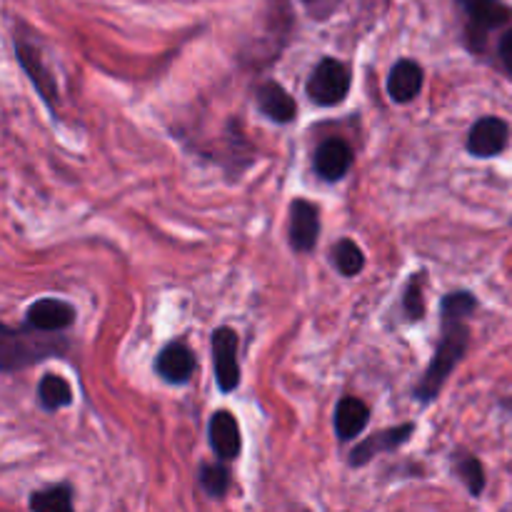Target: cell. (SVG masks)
<instances>
[{
    "mask_svg": "<svg viewBox=\"0 0 512 512\" xmlns=\"http://www.w3.org/2000/svg\"><path fill=\"white\" fill-rule=\"evenodd\" d=\"M465 320L468 318L443 315V338H440L438 350H435L423 380L415 385V400H418L420 405H430L438 398L443 385L448 383L450 373L458 368V363L465 358V353H468L470 330Z\"/></svg>",
    "mask_w": 512,
    "mask_h": 512,
    "instance_id": "6da1fadb",
    "label": "cell"
},
{
    "mask_svg": "<svg viewBox=\"0 0 512 512\" xmlns=\"http://www.w3.org/2000/svg\"><path fill=\"white\" fill-rule=\"evenodd\" d=\"M45 330H35V335H28L25 330H13L3 328L0 335V353H3V370L5 373H13L15 368H25V365H33L38 360L50 358V355H63L60 350L65 348L63 340H48Z\"/></svg>",
    "mask_w": 512,
    "mask_h": 512,
    "instance_id": "7a4b0ae2",
    "label": "cell"
},
{
    "mask_svg": "<svg viewBox=\"0 0 512 512\" xmlns=\"http://www.w3.org/2000/svg\"><path fill=\"white\" fill-rule=\"evenodd\" d=\"M350 83H353V75H350L348 65L335 58H323L310 73L305 90H308V98L315 105L333 108V105H340L348 98Z\"/></svg>",
    "mask_w": 512,
    "mask_h": 512,
    "instance_id": "3957f363",
    "label": "cell"
},
{
    "mask_svg": "<svg viewBox=\"0 0 512 512\" xmlns=\"http://www.w3.org/2000/svg\"><path fill=\"white\" fill-rule=\"evenodd\" d=\"M213 370L220 393H233L238 388V335L233 328H218L213 333Z\"/></svg>",
    "mask_w": 512,
    "mask_h": 512,
    "instance_id": "277c9868",
    "label": "cell"
},
{
    "mask_svg": "<svg viewBox=\"0 0 512 512\" xmlns=\"http://www.w3.org/2000/svg\"><path fill=\"white\" fill-rule=\"evenodd\" d=\"M458 3L468 15V35L465 38L473 50L483 48L490 30L498 28L508 18V10L500 0H458Z\"/></svg>",
    "mask_w": 512,
    "mask_h": 512,
    "instance_id": "5b68a950",
    "label": "cell"
},
{
    "mask_svg": "<svg viewBox=\"0 0 512 512\" xmlns=\"http://www.w3.org/2000/svg\"><path fill=\"white\" fill-rule=\"evenodd\" d=\"M510 128L503 118H480L468 133V153L475 158H495L508 148Z\"/></svg>",
    "mask_w": 512,
    "mask_h": 512,
    "instance_id": "8992f818",
    "label": "cell"
},
{
    "mask_svg": "<svg viewBox=\"0 0 512 512\" xmlns=\"http://www.w3.org/2000/svg\"><path fill=\"white\" fill-rule=\"evenodd\" d=\"M415 433V425L413 423H405L398 425V428H388L383 433H375L370 438L360 440V445H355L353 453H350L348 463L353 468H360V465H368L370 460L378 458L380 453H395L400 445L408 443Z\"/></svg>",
    "mask_w": 512,
    "mask_h": 512,
    "instance_id": "52a82bcc",
    "label": "cell"
},
{
    "mask_svg": "<svg viewBox=\"0 0 512 512\" xmlns=\"http://www.w3.org/2000/svg\"><path fill=\"white\" fill-rule=\"evenodd\" d=\"M28 328L45 330V333H63L75 323V308L58 298H40L25 313Z\"/></svg>",
    "mask_w": 512,
    "mask_h": 512,
    "instance_id": "ba28073f",
    "label": "cell"
},
{
    "mask_svg": "<svg viewBox=\"0 0 512 512\" xmlns=\"http://www.w3.org/2000/svg\"><path fill=\"white\" fill-rule=\"evenodd\" d=\"M320 213L308 200H293L290 205V245L298 253H310L318 243Z\"/></svg>",
    "mask_w": 512,
    "mask_h": 512,
    "instance_id": "9c48e42d",
    "label": "cell"
},
{
    "mask_svg": "<svg viewBox=\"0 0 512 512\" xmlns=\"http://www.w3.org/2000/svg\"><path fill=\"white\" fill-rule=\"evenodd\" d=\"M155 373L170 385H183L195 373V355L185 343H168L158 353L155 360Z\"/></svg>",
    "mask_w": 512,
    "mask_h": 512,
    "instance_id": "30bf717a",
    "label": "cell"
},
{
    "mask_svg": "<svg viewBox=\"0 0 512 512\" xmlns=\"http://www.w3.org/2000/svg\"><path fill=\"white\" fill-rule=\"evenodd\" d=\"M350 165H353V150L345 140L330 138L315 150V173L325 180V183H338L348 175Z\"/></svg>",
    "mask_w": 512,
    "mask_h": 512,
    "instance_id": "8fae6325",
    "label": "cell"
},
{
    "mask_svg": "<svg viewBox=\"0 0 512 512\" xmlns=\"http://www.w3.org/2000/svg\"><path fill=\"white\" fill-rule=\"evenodd\" d=\"M208 438L213 453L218 455V460H225V463L238 458L240 448H243L238 420H235L233 413H228V410H218V413L210 418Z\"/></svg>",
    "mask_w": 512,
    "mask_h": 512,
    "instance_id": "7c38bea8",
    "label": "cell"
},
{
    "mask_svg": "<svg viewBox=\"0 0 512 512\" xmlns=\"http://www.w3.org/2000/svg\"><path fill=\"white\" fill-rule=\"evenodd\" d=\"M255 100H258L260 113L273 120V123H293L295 115H298V105H295L293 95L280 83H273V80L260 85Z\"/></svg>",
    "mask_w": 512,
    "mask_h": 512,
    "instance_id": "4fadbf2b",
    "label": "cell"
},
{
    "mask_svg": "<svg viewBox=\"0 0 512 512\" xmlns=\"http://www.w3.org/2000/svg\"><path fill=\"white\" fill-rule=\"evenodd\" d=\"M423 83V68L415 60H398L388 73V93L395 103H410L418 98Z\"/></svg>",
    "mask_w": 512,
    "mask_h": 512,
    "instance_id": "5bb4252c",
    "label": "cell"
},
{
    "mask_svg": "<svg viewBox=\"0 0 512 512\" xmlns=\"http://www.w3.org/2000/svg\"><path fill=\"white\" fill-rule=\"evenodd\" d=\"M15 53H18V63L23 65L25 73H28V78L33 80V85L38 88L40 98H43L45 105L53 110L55 108V95H58V93H55V80H53V75L45 70L43 60H40V55H38V50H33L30 45H25V43H15Z\"/></svg>",
    "mask_w": 512,
    "mask_h": 512,
    "instance_id": "9a60e30c",
    "label": "cell"
},
{
    "mask_svg": "<svg viewBox=\"0 0 512 512\" xmlns=\"http://www.w3.org/2000/svg\"><path fill=\"white\" fill-rule=\"evenodd\" d=\"M370 423V408L358 398H343L335 408V433L340 440H355Z\"/></svg>",
    "mask_w": 512,
    "mask_h": 512,
    "instance_id": "2e32d148",
    "label": "cell"
},
{
    "mask_svg": "<svg viewBox=\"0 0 512 512\" xmlns=\"http://www.w3.org/2000/svg\"><path fill=\"white\" fill-rule=\"evenodd\" d=\"M38 403L43 405L45 413H55L60 408H68L73 403V388L65 378L60 375H43L38 385Z\"/></svg>",
    "mask_w": 512,
    "mask_h": 512,
    "instance_id": "e0dca14e",
    "label": "cell"
},
{
    "mask_svg": "<svg viewBox=\"0 0 512 512\" xmlns=\"http://www.w3.org/2000/svg\"><path fill=\"white\" fill-rule=\"evenodd\" d=\"M35 512H70L73 510V490L70 485H53V488L35 490L28 500Z\"/></svg>",
    "mask_w": 512,
    "mask_h": 512,
    "instance_id": "ac0fdd59",
    "label": "cell"
},
{
    "mask_svg": "<svg viewBox=\"0 0 512 512\" xmlns=\"http://www.w3.org/2000/svg\"><path fill=\"white\" fill-rule=\"evenodd\" d=\"M453 468H455V475H458V478L465 483V488L470 490V495H473V498H480L485 490L483 463L468 453H455Z\"/></svg>",
    "mask_w": 512,
    "mask_h": 512,
    "instance_id": "d6986e66",
    "label": "cell"
},
{
    "mask_svg": "<svg viewBox=\"0 0 512 512\" xmlns=\"http://www.w3.org/2000/svg\"><path fill=\"white\" fill-rule=\"evenodd\" d=\"M333 263L338 268V273H343L345 278H355V275L363 273L365 268V255L353 240H340L333 248Z\"/></svg>",
    "mask_w": 512,
    "mask_h": 512,
    "instance_id": "ffe728a7",
    "label": "cell"
},
{
    "mask_svg": "<svg viewBox=\"0 0 512 512\" xmlns=\"http://www.w3.org/2000/svg\"><path fill=\"white\" fill-rule=\"evenodd\" d=\"M425 270L415 273L413 278L408 280L405 285V295H403V313L410 323H418V320L425 318Z\"/></svg>",
    "mask_w": 512,
    "mask_h": 512,
    "instance_id": "44dd1931",
    "label": "cell"
},
{
    "mask_svg": "<svg viewBox=\"0 0 512 512\" xmlns=\"http://www.w3.org/2000/svg\"><path fill=\"white\" fill-rule=\"evenodd\" d=\"M223 463L203 465V468H200V485H203V490L208 498H223V495L228 493L230 473Z\"/></svg>",
    "mask_w": 512,
    "mask_h": 512,
    "instance_id": "7402d4cb",
    "label": "cell"
},
{
    "mask_svg": "<svg viewBox=\"0 0 512 512\" xmlns=\"http://www.w3.org/2000/svg\"><path fill=\"white\" fill-rule=\"evenodd\" d=\"M478 308V300L475 295H470L468 290H455V293L445 295L443 298V315H458V318H470Z\"/></svg>",
    "mask_w": 512,
    "mask_h": 512,
    "instance_id": "603a6c76",
    "label": "cell"
},
{
    "mask_svg": "<svg viewBox=\"0 0 512 512\" xmlns=\"http://www.w3.org/2000/svg\"><path fill=\"white\" fill-rule=\"evenodd\" d=\"M498 53H500V60H503L505 70L512 75V28L503 35V38H500Z\"/></svg>",
    "mask_w": 512,
    "mask_h": 512,
    "instance_id": "cb8c5ba5",
    "label": "cell"
},
{
    "mask_svg": "<svg viewBox=\"0 0 512 512\" xmlns=\"http://www.w3.org/2000/svg\"><path fill=\"white\" fill-rule=\"evenodd\" d=\"M303 3H313V0H303Z\"/></svg>",
    "mask_w": 512,
    "mask_h": 512,
    "instance_id": "d4e9b609",
    "label": "cell"
}]
</instances>
